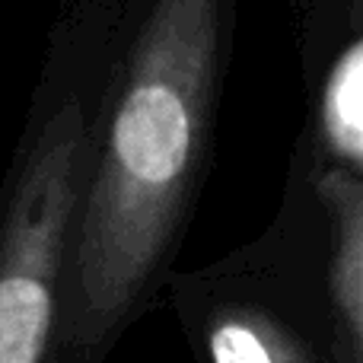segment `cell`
<instances>
[{
    "instance_id": "cell-1",
    "label": "cell",
    "mask_w": 363,
    "mask_h": 363,
    "mask_svg": "<svg viewBox=\"0 0 363 363\" xmlns=\"http://www.w3.org/2000/svg\"><path fill=\"white\" fill-rule=\"evenodd\" d=\"M223 51V0H153L89 150L57 294L55 351L115 338L176 242L204 163Z\"/></svg>"
},
{
    "instance_id": "cell-2",
    "label": "cell",
    "mask_w": 363,
    "mask_h": 363,
    "mask_svg": "<svg viewBox=\"0 0 363 363\" xmlns=\"http://www.w3.org/2000/svg\"><path fill=\"white\" fill-rule=\"evenodd\" d=\"M96 128L67 96L38 118L0 211V363H51L57 294Z\"/></svg>"
},
{
    "instance_id": "cell-3",
    "label": "cell",
    "mask_w": 363,
    "mask_h": 363,
    "mask_svg": "<svg viewBox=\"0 0 363 363\" xmlns=\"http://www.w3.org/2000/svg\"><path fill=\"white\" fill-rule=\"evenodd\" d=\"M319 194L332 213L335 252L328 268L338 338L347 363L363 360V191L357 172L332 169L319 179Z\"/></svg>"
},
{
    "instance_id": "cell-4",
    "label": "cell",
    "mask_w": 363,
    "mask_h": 363,
    "mask_svg": "<svg viewBox=\"0 0 363 363\" xmlns=\"http://www.w3.org/2000/svg\"><path fill=\"white\" fill-rule=\"evenodd\" d=\"M204 341L211 363H315L287 325L255 306L217 309Z\"/></svg>"
},
{
    "instance_id": "cell-5",
    "label": "cell",
    "mask_w": 363,
    "mask_h": 363,
    "mask_svg": "<svg viewBox=\"0 0 363 363\" xmlns=\"http://www.w3.org/2000/svg\"><path fill=\"white\" fill-rule=\"evenodd\" d=\"M322 138L341 160V169L360 172L363 163V45L351 38L328 70L319 102Z\"/></svg>"
}]
</instances>
